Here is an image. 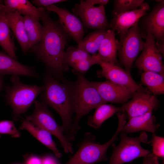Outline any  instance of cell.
<instances>
[{"label":"cell","instance_id":"6da1fadb","mask_svg":"<svg viewBox=\"0 0 164 164\" xmlns=\"http://www.w3.org/2000/svg\"><path fill=\"white\" fill-rule=\"evenodd\" d=\"M38 9L43 23V34L40 42L30 50L43 62L55 79L63 81V73L68 69L63 58L64 48L70 36L59 21L53 20L46 10Z\"/></svg>","mask_w":164,"mask_h":164},{"label":"cell","instance_id":"7a4b0ae2","mask_svg":"<svg viewBox=\"0 0 164 164\" xmlns=\"http://www.w3.org/2000/svg\"><path fill=\"white\" fill-rule=\"evenodd\" d=\"M43 79L44 89L40 102L59 114L65 135L70 141L74 114V84L65 80L60 82L48 71L44 73Z\"/></svg>","mask_w":164,"mask_h":164},{"label":"cell","instance_id":"3957f363","mask_svg":"<svg viewBox=\"0 0 164 164\" xmlns=\"http://www.w3.org/2000/svg\"><path fill=\"white\" fill-rule=\"evenodd\" d=\"M77 80L74 85V113L70 140L73 141L80 128L79 122L81 118L92 109L106 104L98 91L83 74L72 70Z\"/></svg>","mask_w":164,"mask_h":164},{"label":"cell","instance_id":"277c9868","mask_svg":"<svg viewBox=\"0 0 164 164\" xmlns=\"http://www.w3.org/2000/svg\"><path fill=\"white\" fill-rule=\"evenodd\" d=\"M118 118V127L109 140L105 143L100 144L95 142L96 138L92 133H85L78 145L77 150L65 164H94L107 160L106 152L108 149L118 139V133L126 122V118L123 115H119Z\"/></svg>","mask_w":164,"mask_h":164},{"label":"cell","instance_id":"5b68a950","mask_svg":"<svg viewBox=\"0 0 164 164\" xmlns=\"http://www.w3.org/2000/svg\"><path fill=\"white\" fill-rule=\"evenodd\" d=\"M11 85L6 89L5 97L15 118L24 113L44 90V85H29L22 82L18 76H12Z\"/></svg>","mask_w":164,"mask_h":164},{"label":"cell","instance_id":"8992f818","mask_svg":"<svg viewBox=\"0 0 164 164\" xmlns=\"http://www.w3.org/2000/svg\"><path fill=\"white\" fill-rule=\"evenodd\" d=\"M121 133L119 143L117 145L114 143L111 145L112 152L109 164L129 162L138 158H144L150 153L141 145L142 143H148L149 142L145 132H141L139 136L135 137H129L126 133Z\"/></svg>","mask_w":164,"mask_h":164},{"label":"cell","instance_id":"52a82bcc","mask_svg":"<svg viewBox=\"0 0 164 164\" xmlns=\"http://www.w3.org/2000/svg\"><path fill=\"white\" fill-rule=\"evenodd\" d=\"M34 103V111L26 117V119L55 136L65 153H73L72 145L66 136L63 127L56 122L47 107L38 101L35 100Z\"/></svg>","mask_w":164,"mask_h":164},{"label":"cell","instance_id":"ba28073f","mask_svg":"<svg viewBox=\"0 0 164 164\" xmlns=\"http://www.w3.org/2000/svg\"><path fill=\"white\" fill-rule=\"evenodd\" d=\"M119 37L118 53L120 60L125 70L130 73L133 63L145 45L138 22L131 27L124 35Z\"/></svg>","mask_w":164,"mask_h":164},{"label":"cell","instance_id":"9c48e42d","mask_svg":"<svg viewBox=\"0 0 164 164\" xmlns=\"http://www.w3.org/2000/svg\"><path fill=\"white\" fill-rule=\"evenodd\" d=\"M145 38L144 47L136 60L135 65L140 71L154 72L164 76L162 55L156 46L155 38L149 33Z\"/></svg>","mask_w":164,"mask_h":164},{"label":"cell","instance_id":"30bf717a","mask_svg":"<svg viewBox=\"0 0 164 164\" xmlns=\"http://www.w3.org/2000/svg\"><path fill=\"white\" fill-rule=\"evenodd\" d=\"M72 10L87 28L96 30L111 29L107 19L104 6H94L80 0V3L75 4Z\"/></svg>","mask_w":164,"mask_h":164},{"label":"cell","instance_id":"8fae6325","mask_svg":"<svg viewBox=\"0 0 164 164\" xmlns=\"http://www.w3.org/2000/svg\"><path fill=\"white\" fill-rule=\"evenodd\" d=\"M97 64L101 70L97 72L99 77H105L108 80L122 86L132 93L149 91L137 84L131 76L130 73L116 64L99 60Z\"/></svg>","mask_w":164,"mask_h":164},{"label":"cell","instance_id":"7c38bea8","mask_svg":"<svg viewBox=\"0 0 164 164\" xmlns=\"http://www.w3.org/2000/svg\"><path fill=\"white\" fill-rule=\"evenodd\" d=\"M38 8L56 13L59 16L60 24L70 36L78 44L81 42L83 39L84 31L83 24L78 18L67 9L55 5Z\"/></svg>","mask_w":164,"mask_h":164},{"label":"cell","instance_id":"4fadbf2b","mask_svg":"<svg viewBox=\"0 0 164 164\" xmlns=\"http://www.w3.org/2000/svg\"><path fill=\"white\" fill-rule=\"evenodd\" d=\"M151 93L149 91L133 93L132 99L121 106L128 118L152 111L158 106L157 97Z\"/></svg>","mask_w":164,"mask_h":164},{"label":"cell","instance_id":"5bb4252c","mask_svg":"<svg viewBox=\"0 0 164 164\" xmlns=\"http://www.w3.org/2000/svg\"><path fill=\"white\" fill-rule=\"evenodd\" d=\"M157 4L143 18L142 25L146 32L153 36L156 44L164 43V1L155 0Z\"/></svg>","mask_w":164,"mask_h":164},{"label":"cell","instance_id":"9a60e30c","mask_svg":"<svg viewBox=\"0 0 164 164\" xmlns=\"http://www.w3.org/2000/svg\"><path fill=\"white\" fill-rule=\"evenodd\" d=\"M149 9V4L144 2L137 9L114 15L110 23L111 29L116 31L119 37L123 36L131 27L139 22L140 18L146 15Z\"/></svg>","mask_w":164,"mask_h":164},{"label":"cell","instance_id":"2e32d148","mask_svg":"<svg viewBox=\"0 0 164 164\" xmlns=\"http://www.w3.org/2000/svg\"><path fill=\"white\" fill-rule=\"evenodd\" d=\"M91 83L107 103H124L132 97L133 93L127 89L108 80Z\"/></svg>","mask_w":164,"mask_h":164},{"label":"cell","instance_id":"e0dca14e","mask_svg":"<svg viewBox=\"0 0 164 164\" xmlns=\"http://www.w3.org/2000/svg\"><path fill=\"white\" fill-rule=\"evenodd\" d=\"M152 111L129 118L120 132L132 133L142 131L155 133L160 125L156 123V118L152 115Z\"/></svg>","mask_w":164,"mask_h":164},{"label":"cell","instance_id":"ac0fdd59","mask_svg":"<svg viewBox=\"0 0 164 164\" xmlns=\"http://www.w3.org/2000/svg\"><path fill=\"white\" fill-rule=\"evenodd\" d=\"M5 74L34 77L38 76L32 68L21 63L6 53L0 52V75Z\"/></svg>","mask_w":164,"mask_h":164},{"label":"cell","instance_id":"d6986e66","mask_svg":"<svg viewBox=\"0 0 164 164\" xmlns=\"http://www.w3.org/2000/svg\"><path fill=\"white\" fill-rule=\"evenodd\" d=\"M115 36L114 31L110 29L107 30L96 54L99 60L114 64L118 62L117 57L119 41Z\"/></svg>","mask_w":164,"mask_h":164},{"label":"cell","instance_id":"ffe728a7","mask_svg":"<svg viewBox=\"0 0 164 164\" xmlns=\"http://www.w3.org/2000/svg\"><path fill=\"white\" fill-rule=\"evenodd\" d=\"M6 15L11 30L23 53L26 54L30 47L25 28L24 17L17 13L11 12H6Z\"/></svg>","mask_w":164,"mask_h":164},{"label":"cell","instance_id":"44dd1931","mask_svg":"<svg viewBox=\"0 0 164 164\" xmlns=\"http://www.w3.org/2000/svg\"><path fill=\"white\" fill-rule=\"evenodd\" d=\"M19 128L28 131L40 142L51 150L57 157H61L62 154L52 139L51 134L49 132L26 119L22 121Z\"/></svg>","mask_w":164,"mask_h":164},{"label":"cell","instance_id":"7402d4cb","mask_svg":"<svg viewBox=\"0 0 164 164\" xmlns=\"http://www.w3.org/2000/svg\"><path fill=\"white\" fill-rule=\"evenodd\" d=\"M0 46L5 53L16 59L14 37L9 25L3 4H0Z\"/></svg>","mask_w":164,"mask_h":164},{"label":"cell","instance_id":"603a6c76","mask_svg":"<svg viewBox=\"0 0 164 164\" xmlns=\"http://www.w3.org/2000/svg\"><path fill=\"white\" fill-rule=\"evenodd\" d=\"M4 2V9L5 12H13L40 19V14L38 8L28 0H5Z\"/></svg>","mask_w":164,"mask_h":164},{"label":"cell","instance_id":"cb8c5ba5","mask_svg":"<svg viewBox=\"0 0 164 164\" xmlns=\"http://www.w3.org/2000/svg\"><path fill=\"white\" fill-rule=\"evenodd\" d=\"M124 111L122 107H116L112 105L104 104L96 108L94 114L88 117L87 124L92 128L97 129L103 122L116 113Z\"/></svg>","mask_w":164,"mask_h":164},{"label":"cell","instance_id":"d4e9b609","mask_svg":"<svg viewBox=\"0 0 164 164\" xmlns=\"http://www.w3.org/2000/svg\"><path fill=\"white\" fill-rule=\"evenodd\" d=\"M23 17L25 28L31 48L41 40L43 27L39 22V19L29 16Z\"/></svg>","mask_w":164,"mask_h":164},{"label":"cell","instance_id":"484cf974","mask_svg":"<svg viewBox=\"0 0 164 164\" xmlns=\"http://www.w3.org/2000/svg\"><path fill=\"white\" fill-rule=\"evenodd\" d=\"M142 83L154 95L164 93V76L150 71L143 72L141 75Z\"/></svg>","mask_w":164,"mask_h":164},{"label":"cell","instance_id":"4316f807","mask_svg":"<svg viewBox=\"0 0 164 164\" xmlns=\"http://www.w3.org/2000/svg\"><path fill=\"white\" fill-rule=\"evenodd\" d=\"M107 29H97L88 34L78 44L80 49L88 53L96 54L100 44L107 32Z\"/></svg>","mask_w":164,"mask_h":164},{"label":"cell","instance_id":"83f0119b","mask_svg":"<svg viewBox=\"0 0 164 164\" xmlns=\"http://www.w3.org/2000/svg\"><path fill=\"white\" fill-rule=\"evenodd\" d=\"M92 56L88 53L77 47L70 46L65 51L64 62L67 67H72L77 62L91 58Z\"/></svg>","mask_w":164,"mask_h":164},{"label":"cell","instance_id":"f1b7e54d","mask_svg":"<svg viewBox=\"0 0 164 164\" xmlns=\"http://www.w3.org/2000/svg\"><path fill=\"white\" fill-rule=\"evenodd\" d=\"M145 2L143 0H115L111 12L112 15L136 10Z\"/></svg>","mask_w":164,"mask_h":164},{"label":"cell","instance_id":"f546056e","mask_svg":"<svg viewBox=\"0 0 164 164\" xmlns=\"http://www.w3.org/2000/svg\"><path fill=\"white\" fill-rule=\"evenodd\" d=\"M96 54L92 56L90 58L81 60L75 63L71 67L73 68V70L82 74L84 73L91 67L97 64L99 59L97 56Z\"/></svg>","mask_w":164,"mask_h":164},{"label":"cell","instance_id":"4dcf8cb0","mask_svg":"<svg viewBox=\"0 0 164 164\" xmlns=\"http://www.w3.org/2000/svg\"><path fill=\"white\" fill-rule=\"evenodd\" d=\"M148 144H151L152 146V153L158 158H164V138L152 133L151 139Z\"/></svg>","mask_w":164,"mask_h":164},{"label":"cell","instance_id":"1f68e13d","mask_svg":"<svg viewBox=\"0 0 164 164\" xmlns=\"http://www.w3.org/2000/svg\"><path fill=\"white\" fill-rule=\"evenodd\" d=\"M1 134H8L14 138H18L20 136V134L16 128L14 122L7 120L0 121Z\"/></svg>","mask_w":164,"mask_h":164},{"label":"cell","instance_id":"d6a6232c","mask_svg":"<svg viewBox=\"0 0 164 164\" xmlns=\"http://www.w3.org/2000/svg\"><path fill=\"white\" fill-rule=\"evenodd\" d=\"M67 1L65 0H33L32 1V3L39 7H43L54 5V4Z\"/></svg>","mask_w":164,"mask_h":164},{"label":"cell","instance_id":"836d02e7","mask_svg":"<svg viewBox=\"0 0 164 164\" xmlns=\"http://www.w3.org/2000/svg\"><path fill=\"white\" fill-rule=\"evenodd\" d=\"M142 164H159L158 158L153 154L150 153L144 158Z\"/></svg>","mask_w":164,"mask_h":164},{"label":"cell","instance_id":"e575fe53","mask_svg":"<svg viewBox=\"0 0 164 164\" xmlns=\"http://www.w3.org/2000/svg\"><path fill=\"white\" fill-rule=\"evenodd\" d=\"M41 160L42 164H60L55 158L50 155L45 156Z\"/></svg>","mask_w":164,"mask_h":164},{"label":"cell","instance_id":"d590c367","mask_svg":"<svg viewBox=\"0 0 164 164\" xmlns=\"http://www.w3.org/2000/svg\"><path fill=\"white\" fill-rule=\"evenodd\" d=\"M25 164H42L41 159L36 155H31L26 159Z\"/></svg>","mask_w":164,"mask_h":164},{"label":"cell","instance_id":"8d00e7d4","mask_svg":"<svg viewBox=\"0 0 164 164\" xmlns=\"http://www.w3.org/2000/svg\"><path fill=\"white\" fill-rule=\"evenodd\" d=\"M85 1L93 5L95 4H99L100 5L104 6L108 3L109 1L108 0H86Z\"/></svg>","mask_w":164,"mask_h":164},{"label":"cell","instance_id":"74e56055","mask_svg":"<svg viewBox=\"0 0 164 164\" xmlns=\"http://www.w3.org/2000/svg\"><path fill=\"white\" fill-rule=\"evenodd\" d=\"M2 76L0 75V91L1 90L2 85Z\"/></svg>","mask_w":164,"mask_h":164},{"label":"cell","instance_id":"f35d334b","mask_svg":"<svg viewBox=\"0 0 164 164\" xmlns=\"http://www.w3.org/2000/svg\"><path fill=\"white\" fill-rule=\"evenodd\" d=\"M1 2H2V1H1V0H0V3H1Z\"/></svg>","mask_w":164,"mask_h":164}]
</instances>
